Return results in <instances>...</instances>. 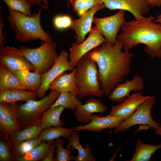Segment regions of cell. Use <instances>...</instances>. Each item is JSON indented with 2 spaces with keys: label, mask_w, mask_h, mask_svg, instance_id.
Segmentation results:
<instances>
[{
  "label": "cell",
  "mask_w": 161,
  "mask_h": 161,
  "mask_svg": "<svg viewBox=\"0 0 161 161\" xmlns=\"http://www.w3.org/2000/svg\"><path fill=\"white\" fill-rule=\"evenodd\" d=\"M123 45L118 39L113 45L107 41L89 52L97 64L100 87L107 97L116 85L123 82L129 74L134 54L122 51Z\"/></svg>",
  "instance_id": "1"
},
{
  "label": "cell",
  "mask_w": 161,
  "mask_h": 161,
  "mask_svg": "<svg viewBox=\"0 0 161 161\" xmlns=\"http://www.w3.org/2000/svg\"><path fill=\"white\" fill-rule=\"evenodd\" d=\"M155 17L144 16L126 21L121 26V32L117 39L122 43L124 51L139 44L145 45L144 50L151 58H160L161 50V24L154 21Z\"/></svg>",
  "instance_id": "2"
},
{
  "label": "cell",
  "mask_w": 161,
  "mask_h": 161,
  "mask_svg": "<svg viewBox=\"0 0 161 161\" xmlns=\"http://www.w3.org/2000/svg\"><path fill=\"white\" fill-rule=\"evenodd\" d=\"M42 9L29 16L8 8L7 19L14 31L15 41L27 42L40 39L42 41L53 42L50 34L43 29L41 24Z\"/></svg>",
  "instance_id": "3"
},
{
  "label": "cell",
  "mask_w": 161,
  "mask_h": 161,
  "mask_svg": "<svg viewBox=\"0 0 161 161\" xmlns=\"http://www.w3.org/2000/svg\"><path fill=\"white\" fill-rule=\"evenodd\" d=\"M74 79L79 91V99L90 95L100 97L105 93L101 88L96 62L90 57L89 52L78 61L75 67Z\"/></svg>",
  "instance_id": "4"
},
{
  "label": "cell",
  "mask_w": 161,
  "mask_h": 161,
  "mask_svg": "<svg viewBox=\"0 0 161 161\" xmlns=\"http://www.w3.org/2000/svg\"><path fill=\"white\" fill-rule=\"evenodd\" d=\"M58 91L51 89L49 94L39 100H31L20 104L18 119L22 130L41 122L44 112L58 98Z\"/></svg>",
  "instance_id": "5"
},
{
  "label": "cell",
  "mask_w": 161,
  "mask_h": 161,
  "mask_svg": "<svg viewBox=\"0 0 161 161\" xmlns=\"http://www.w3.org/2000/svg\"><path fill=\"white\" fill-rule=\"evenodd\" d=\"M55 42L42 41L41 45L35 48L22 46L19 49L23 54L41 75L53 66L59 55Z\"/></svg>",
  "instance_id": "6"
},
{
  "label": "cell",
  "mask_w": 161,
  "mask_h": 161,
  "mask_svg": "<svg viewBox=\"0 0 161 161\" xmlns=\"http://www.w3.org/2000/svg\"><path fill=\"white\" fill-rule=\"evenodd\" d=\"M156 100L155 96H151L141 104L129 118L115 128L114 133L116 134L125 131L137 125H147L155 131L161 128L160 124L154 120L151 114V109Z\"/></svg>",
  "instance_id": "7"
},
{
  "label": "cell",
  "mask_w": 161,
  "mask_h": 161,
  "mask_svg": "<svg viewBox=\"0 0 161 161\" xmlns=\"http://www.w3.org/2000/svg\"><path fill=\"white\" fill-rule=\"evenodd\" d=\"M69 58L67 52L62 49L51 68L41 75V84L36 92L38 97L41 98L45 96L50 84L59 75L67 71H72L75 69V67L72 64Z\"/></svg>",
  "instance_id": "8"
},
{
  "label": "cell",
  "mask_w": 161,
  "mask_h": 161,
  "mask_svg": "<svg viewBox=\"0 0 161 161\" xmlns=\"http://www.w3.org/2000/svg\"><path fill=\"white\" fill-rule=\"evenodd\" d=\"M126 11L119 10L115 14L103 18H94L93 22L106 41L114 45L117 38L118 32L126 21Z\"/></svg>",
  "instance_id": "9"
},
{
  "label": "cell",
  "mask_w": 161,
  "mask_h": 161,
  "mask_svg": "<svg viewBox=\"0 0 161 161\" xmlns=\"http://www.w3.org/2000/svg\"><path fill=\"white\" fill-rule=\"evenodd\" d=\"M20 104L0 103V137H7L22 129L18 119Z\"/></svg>",
  "instance_id": "10"
},
{
  "label": "cell",
  "mask_w": 161,
  "mask_h": 161,
  "mask_svg": "<svg viewBox=\"0 0 161 161\" xmlns=\"http://www.w3.org/2000/svg\"><path fill=\"white\" fill-rule=\"evenodd\" d=\"M106 41L95 27H92L86 39L79 44L74 42L70 48L69 58L71 62L75 67L78 61L83 55Z\"/></svg>",
  "instance_id": "11"
},
{
  "label": "cell",
  "mask_w": 161,
  "mask_h": 161,
  "mask_svg": "<svg viewBox=\"0 0 161 161\" xmlns=\"http://www.w3.org/2000/svg\"><path fill=\"white\" fill-rule=\"evenodd\" d=\"M0 62L12 72L25 69L32 72L35 70L20 49L13 47L4 46L0 48Z\"/></svg>",
  "instance_id": "12"
},
{
  "label": "cell",
  "mask_w": 161,
  "mask_h": 161,
  "mask_svg": "<svg viewBox=\"0 0 161 161\" xmlns=\"http://www.w3.org/2000/svg\"><path fill=\"white\" fill-rule=\"evenodd\" d=\"M105 8L110 10H122L130 12L135 19L147 14L150 6L145 0H102Z\"/></svg>",
  "instance_id": "13"
},
{
  "label": "cell",
  "mask_w": 161,
  "mask_h": 161,
  "mask_svg": "<svg viewBox=\"0 0 161 161\" xmlns=\"http://www.w3.org/2000/svg\"><path fill=\"white\" fill-rule=\"evenodd\" d=\"M150 97L149 95H143L141 91L135 93L126 98L120 104L112 106L107 115L122 117L125 120Z\"/></svg>",
  "instance_id": "14"
},
{
  "label": "cell",
  "mask_w": 161,
  "mask_h": 161,
  "mask_svg": "<svg viewBox=\"0 0 161 161\" xmlns=\"http://www.w3.org/2000/svg\"><path fill=\"white\" fill-rule=\"evenodd\" d=\"M105 8L103 3L95 6L83 14L78 19L72 20L70 28L75 31L76 35L75 42L79 44L85 40L86 34L91 30V26L95 14Z\"/></svg>",
  "instance_id": "15"
},
{
  "label": "cell",
  "mask_w": 161,
  "mask_h": 161,
  "mask_svg": "<svg viewBox=\"0 0 161 161\" xmlns=\"http://www.w3.org/2000/svg\"><path fill=\"white\" fill-rule=\"evenodd\" d=\"M144 86V81L142 77L136 75L131 80L128 79L123 83L117 84L109 94L108 98L114 102H122L126 97L131 95V91L140 92L143 90Z\"/></svg>",
  "instance_id": "16"
},
{
  "label": "cell",
  "mask_w": 161,
  "mask_h": 161,
  "mask_svg": "<svg viewBox=\"0 0 161 161\" xmlns=\"http://www.w3.org/2000/svg\"><path fill=\"white\" fill-rule=\"evenodd\" d=\"M125 120L121 117L106 115L101 117L95 114H93L90 122L87 124L80 125L74 128L75 131L86 130L98 132L105 129H112L117 127Z\"/></svg>",
  "instance_id": "17"
},
{
  "label": "cell",
  "mask_w": 161,
  "mask_h": 161,
  "mask_svg": "<svg viewBox=\"0 0 161 161\" xmlns=\"http://www.w3.org/2000/svg\"><path fill=\"white\" fill-rule=\"evenodd\" d=\"M107 108L100 100L91 97L86 100L85 104L78 106L75 110L74 117L80 123H88L91 121L93 113H104Z\"/></svg>",
  "instance_id": "18"
},
{
  "label": "cell",
  "mask_w": 161,
  "mask_h": 161,
  "mask_svg": "<svg viewBox=\"0 0 161 161\" xmlns=\"http://www.w3.org/2000/svg\"><path fill=\"white\" fill-rule=\"evenodd\" d=\"M75 69L71 72H63L57 77L50 84L49 89L56 90L60 92H69L77 96L79 91L75 79Z\"/></svg>",
  "instance_id": "19"
},
{
  "label": "cell",
  "mask_w": 161,
  "mask_h": 161,
  "mask_svg": "<svg viewBox=\"0 0 161 161\" xmlns=\"http://www.w3.org/2000/svg\"><path fill=\"white\" fill-rule=\"evenodd\" d=\"M20 83L28 90L37 92L41 83V75L35 70L31 71L28 69L16 70L13 72Z\"/></svg>",
  "instance_id": "20"
},
{
  "label": "cell",
  "mask_w": 161,
  "mask_h": 161,
  "mask_svg": "<svg viewBox=\"0 0 161 161\" xmlns=\"http://www.w3.org/2000/svg\"><path fill=\"white\" fill-rule=\"evenodd\" d=\"M36 92L26 89L0 91V103H15L19 101L37 100Z\"/></svg>",
  "instance_id": "21"
},
{
  "label": "cell",
  "mask_w": 161,
  "mask_h": 161,
  "mask_svg": "<svg viewBox=\"0 0 161 161\" xmlns=\"http://www.w3.org/2000/svg\"><path fill=\"white\" fill-rule=\"evenodd\" d=\"M42 130L40 122L13 133L9 137H1L7 144H15L38 138Z\"/></svg>",
  "instance_id": "22"
},
{
  "label": "cell",
  "mask_w": 161,
  "mask_h": 161,
  "mask_svg": "<svg viewBox=\"0 0 161 161\" xmlns=\"http://www.w3.org/2000/svg\"><path fill=\"white\" fill-rule=\"evenodd\" d=\"M69 142L66 145V148H72V150L77 149L78 154L75 157V161H95V157L91 152L90 145L85 144V148L81 145L77 131H73L68 138Z\"/></svg>",
  "instance_id": "23"
},
{
  "label": "cell",
  "mask_w": 161,
  "mask_h": 161,
  "mask_svg": "<svg viewBox=\"0 0 161 161\" xmlns=\"http://www.w3.org/2000/svg\"><path fill=\"white\" fill-rule=\"evenodd\" d=\"M18 89L27 90L13 72L0 62V91Z\"/></svg>",
  "instance_id": "24"
},
{
  "label": "cell",
  "mask_w": 161,
  "mask_h": 161,
  "mask_svg": "<svg viewBox=\"0 0 161 161\" xmlns=\"http://www.w3.org/2000/svg\"><path fill=\"white\" fill-rule=\"evenodd\" d=\"M161 148V143L156 145L148 144L137 138L135 151L130 161H150L153 154Z\"/></svg>",
  "instance_id": "25"
},
{
  "label": "cell",
  "mask_w": 161,
  "mask_h": 161,
  "mask_svg": "<svg viewBox=\"0 0 161 161\" xmlns=\"http://www.w3.org/2000/svg\"><path fill=\"white\" fill-rule=\"evenodd\" d=\"M42 142L38 138L15 144L7 143L10 149L12 160L17 161Z\"/></svg>",
  "instance_id": "26"
},
{
  "label": "cell",
  "mask_w": 161,
  "mask_h": 161,
  "mask_svg": "<svg viewBox=\"0 0 161 161\" xmlns=\"http://www.w3.org/2000/svg\"><path fill=\"white\" fill-rule=\"evenodd\" d=\"M65 108L62 106L49 107L44 113L41 123L42 129L53 126H62L64 122L60 119V116Z\"/></svg>",
  "instance_id": "27"
},
{
  "label": "cell",
  "mask_w": 161,
  "mask_h": 161,
  "mask_svg": "<svg viewBox=\"0 0 161 161\" xmlns=\"http://www.w3.org/2000/svg\"><path fill=\"white\" fill-rule=\"evenodd\" d=\"M74 128H66L61 126H53L43 129L38 138L42 142L52 141L55 139L62 137L68 138L72 132L75 131Z\"/></svg>",
  "instance_id": "28"
},
{
  "label": "cell",
  "mask_w": 161,
  "mask_h": 161,
  "mask_svg": "<svg viewBox=\"0 0 161 161\" xmlns=\"http://www.w3.org/2000/svg\"><path fill=\"white\" fill-rule=\"evenodd\" d=\"M82 104V102L77 96L70 92H64L60 93L58 98L50 107L62 106L65 109L75 110L79 105Z\"/></svg>",
  "instance_id": "29"
},
{
  "label": "cell",
  "mask_w": 161,
  "mask_h": 161,
  "mask_svg": "<svg viewBox=\"0 0 161 161\" xmlns=\"http://www.w3.org/2000/svg\"><path fill=\"white\" fill-rule=\"evenodd\" d=\"M52 141L47 143L43 142L32 149L17 161H38L42 160L45 158L49 151Z\"/></svg>",
  "instance_id": "30"
},
{
  "label": "cell",
  "mask_w": 161,
  "mask_h": 161,
  "mask_svg": "<svg viewBox=\"0 0 161 161\" xmlns=\"http://www.w3.org/2000/svg\"><path fill=\"white\" fill-rule=\"evenodd\" d=\"M102 0H71L70 4L74 11L80 16L92 7L100 4Z\"/></svg>",
  "instance_id": "31"
},
{
  "label": "cell",
  "mask_w": 161,
  "mask_h": 161,
  "mask_svg": "<svg viewBox=\"0 0 161 161\" xmlns=\"http://www.w3.org/2000/svg\"><path fill=\"white\" fill-rule=\"evenodd\" d=\"M55 151L56 157L53 159L54 161H70L75 160V157L71 154L70 151L71 148H64L63 145L64 141L59 138L55 139Z\"/></svg>",
  "instance_id": "32"
},
{
  "label": "cell",
  "mask_w": 161,
  "mask_h": 161,
  "mask_svg": "<svg viewBox=\"0 0 161 161\" xmlns=\"http://www.w3.org/2000/svg\"><path fill=\"white\" fill-rule=\"evenodd\" d=\"M7 5L8 8L31 16V5L26 0H2Z\"/></svg>",
  "instance_id": "33"
},
{
  "label": "cell",
  "mask_w": 161,
  "mask_h": 161,
  "mask_svg": "<svg viewBox=\"0 0 161 161\" xmlns=\"http://www.w3.org/2000/svg\"><path fill=\"white\" fill-rule=\"evenodd\" d=\"M72 20L68 15H58L54 18L53 23L54 26L58 30H63L70 27Z\"/></svg>",
  "instance_id": "34"
},
{
  "label": "cell",
  "mask_w": 161,
  "mask_h": 161,
  "mask_svg": "<svg viewBox=\"0 0 161 161\" xmlns=\"http://www.w3.org/2000/svg\"><path fill=\"white\" fill-rule=\"evenodd\" d=\"M0 161H12L9 146L1 137L0 139Z\"/></svg>",
  "instance_id": "35"
},
{
  "label": "cell",
  "mask_w": 161,
  "mask_h": 161,
  "mask_svg": "<svg viewBox=\"0 0 161 161\" xmlns=\"http://www.w3.org/2000/svg\"><path fill=\"white\" fill-rule=\"evenodd\" d=\"M4 26V15L1 11L0 16V48L4 46L5 43L6 41L5 36L2 33V29Z\"/></svg>",
  "instance_id": "36"
},
{
  "label": "cell",
  "mask_w": 161,
  "mask_h": 161,
  "mask_svg": "<svg viewBox=\"0 0 161 161\" xmlns=\"http://www.w3.org/2000/svg\"><path fill=\"white\" fill-rule=\"evenodd\" d=\"M31 5H38L42 8L47 9L48 8L49 2L48 0H26Z\"/></svg>",
  "instance_id": "37"
},
{
  "label": "cell",
  "mask_w": 161,
  "mask_h": 161,
  "mask_svg": "<svg viewBox=\"0 0 161 161\" xmlns=\"http://www.w3.org/2000/svg\"><path fill=\"white\" fill-rule=\"evenodd\" d=\"M55 148V140H53L48 153L45 158L42 161H53V156Z\"/></svg>",
  "instance_id": "38"
},
{
  "label": "cell",
  "mask_w": 161,
  "mask_h": 161,
  "mask_svg": "<svg viewBox=\"0 0 161 161\" xmlns=\"http://www.w3.org/2000/svg\"><path fill=\"white\" fill-rule=\"evenodd\" d=\"M150 7H159L161 6V0H145Z\"/></svg>",
  "instance_id": "39"
},
{
  "label": "cell",
  "mask_w": 161,
  "mask_h": 161,
  "mask_svg": "<svg viewBox=\"0 0 161 161\" xmlns=\"http://www.w3.org/2000/svg\"><path fill=\"white\" fill-rule=\"evenodd\" d=\"M154 21L157 23L161 24V14H160L156 17L154 20Z\"/></svg>",
  "instance_id": "40"
},
{
  "label": "cell",
  "mask_w": 161,
  "mask_h": 161,
  "mask_svg": "<svg viewBox=\"0 0 161 161\" xmlns=\"http://www.w3.org/2000/svg\"><path fill=\"white\" fill-rule=\"evenodd\" d=\"M155 134L157 135L161 136V128L155 131Z\"/></svg>",
  "instance_id": "41"
},
{
  "label": "cell",
  "mask_w": 161,
  "mask_h": 161,
  "mask_svg": "<svg viewBox=\"0 0 161 161\" xmlns=\"http://www.w3.org/2000/svg\"><path fill=\"white\" fill-rule=\"evenodd\" d=\"M66 0L67 3V6L68 7H69L70 6V1L71 0Z\"/></svg>",
  "instance_id": "42"
},
{
  "label": "cell",
  "mask_w": 161,
  "mask_h": 161,
  "mask_svg": "<svg viewBox=\"0 0 161 161\" xmlns=\"http://www.w3.org/2000/svg\"><path fill=\"white\" fill-rule=\"evenodd\" d=\"M160 58H161V50L160 51Z\"/></svg>",
  "instance_id": "43"
},
{
  "label": "cell",
  "mask_w": 161,
  "mask_h": 161,
  "mask_svg": "<svg viewBox=\"0 0 161 161\" xmlns=\"http://www.w3.org/2000/svg\"></svg>",
  "instance_id": "44"
}]
</instances>
